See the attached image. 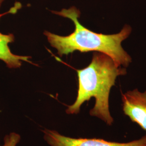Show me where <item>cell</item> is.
<instances>
[{
  "mask_svg": "<svg viewBox=\"0 0 146 146\" xmlns=\"http://www.w3.org/2000/svg\"><path fill=\"white\" fill-rule=\"evenodd\" d=\"M78 78V95L73 104L66 110L68 114H78L82 105L94 98L95 103L90 110L91 116L112 125L114 119L110 110V95L116 78L127 74L125 68L118 65L104 53L94 52L90 63L86 68L76 70Z\"/></svg>",
  "mask_w": 146,
  "mask_h": 146,
  "instance_id": "obj_1",
  "label": "cell"
},
{
  "mask_svg": "<svg viewBox=\"0 0 146 146\" xmlns=\"http://www.w3.org/2000/svg\"><path fill=\"white\" fill-rule=\"evenodd\" d=\"M58 15L68 18L75 25V30L68 36H63L45 31L48 41L55 48L60 56L68 55L75 51L81 52H102L111 58L118 65L127 67L131 62V56L122 47L121 43L131 34V28L125 25L117 34H103L91 31L79 22L81 13L75 7L52 11Z\"/></svg>",
  "mask_w": 146,
  "mask_h": 146,
  "instance_id": "obj_2",
  "label": "cell"
},
{
  "mask_svg": "<svg viewBox=\"0 0 146 146\" xmlns=\"http://www.w3.org/2000/svg\"><path fill=\"white\" fill-rule=\"evenodd\" d=\"M43 132L44 140L50 146H146V135L133 141L119 142L96 138H72L47 129Z\"/></svg>",
  "mask_w": 146,
  "mask_h": 146,
  "instance_id": "obj_3",
  "label": "cell"
},
{
  "mask_svg": "<svg viewBox=\"0 0 146 146\" xmlns=\"http://www.w3.org/2000/svg\"><path fill=\"white\" fill-rule=\"evenodd\" d=\"M121 99L123 114L146 133V90H128L122 93Z\"/></svg>",
  "mask_w": 146,
  "mask_h": 146,
  "instance_id": "obj_4",
  "label": "cell"
},
{
  "mask_svg": "<svg viewBox=\"0 0 146 146\" xmlns=\"http://www.w3.org/2000/svg\"><path fill=\"white\" fill-rule=\"evenodd\" d=\"M5 0H0V8ZM21 7L20 3L16 4L14 7L11 8L7 12L0 14V19L3 16L8 14H14ZM15 36L13 34H3L0 33V60L5 63L9 68H20L22 61L31 62L29 60L31 58L27 56H20L15 55L11 52L9 44L14 42Z\"/></svg>",
  "mask_w": 146,
  "mask_h": 146,
  "instance_id": "obj_5",
  "label": "cell"
},
{
  "mask_svg": "<svg viewBox=\"0 0 146 146\" xmlns=\"http://www.w3.org/2000/svg\"><path fill=\"white\" fill-rule=\"evenodd\" d=\"M21 140V136L16 133H11L4 138V145L2 146H16Z\"/></svg>",
  "mask_w": 146,
  "mask_h": 146,
  "instance_id": "obj_6",
  "label": "cell"
},
{
  "mask_svg": "<svg viewBox=\"0 0 146 146\" xmlns=\"http://www.w3.org/2000/svg\"></svg>",
  "mask_w": 146,
  "mask_h": 146,
  "instance_id": "obj_7",
  "label": "cell"
}]
</instances>
